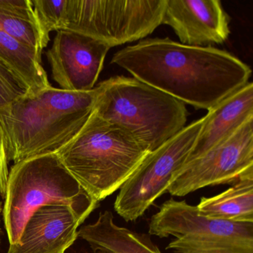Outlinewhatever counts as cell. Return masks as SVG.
<instances>
[{
  "instance_id": "6da1fadb",
  "label": "cell",
  "mask_w": 253,
  "mask_h": 253,
  "mask_svg": "<svg viewBox=\"0 0 253 253\" xmlns=\"http://www.w3.org/2000/svg\"><path fill=\"white\" fill-rule=\"evenodd\" d=\"M145 83L197 109H210L249 82L252 70L228 51L149 38L112 59Z\"/></svg>"
},
{
  "instance_id": "7a4b0ae2",
  "label": "cell",
  "mask_w": 253,
  "mask_h": 253,
  "mask_svg": "<svg viewBox=\"0 0 253 253\" xmlns=\"http://www.w3.org/2000/svg\"><path fill=\"white\" fill-rule=\"evenodd\" d=\"M96 96L95 87L88 91H69L51 85L0 109L8 161L17 164L57 153L86 124Z\"/></svg>"
},
{
  "instance_id": "3957f363",
  "label": "cell",
  "mask_w": 253,
  "mask_h": 253,
  "mask_svg": "<svg viewBox=\"0 0 253 253\" xmlns=\"http://www.w3.org/2000/svg\"><path fill=\"white\" fill-rule=\"evenodd\" d=\"M148 153L128 130L93 112L78 134L56 154L99 203L121 189Z\"/></svg>"
},
{
  "instance_id": "277c9868",
  "label": "cell",
  "mask_w": 253,
  "mask_h": 253,
  "mask_svg": "<svg viewBox=\"0 0 253 253\" xmlns=\"http://www.w3.org/2000/svg\"><path fill=\"white\" fill-rule=\"evenodd\" d=\"M95 88L93 112L128 130L148 152L161 147L186 127L184 103L135 78L115 77Z\"/></svg>"
},
{
  "instance_id": "5b68a950",
  "label": "cell",
  "mask_w": 253,
  "mask_h": 253,
  "mask_svg": "<svg viewBox=\"0 0 253 253\" xmlns=\"http://www.w3.org/2000/svg\"><path fill=\"white\" fill-rule=\"evenodd\" d=\"M4 198V223L10 244L19 241L26 222L41 207L66 204L94 210L99 204L80 186L56 153L14 164Z\"/></svg>"
},
{
  "instance_id": "8992f818",
  "label": "cell",
  "mask_w": 253,
  "mask_h": 253,
  "mask_svg": "<svg viewBox=\"0 0 253 253\" xmlns=\"http://www.w3.org/2000/svg\"><path fill=\"white\" fill-rule=\"evenodd\" d=\"M149 234L174 237L172 253H253V222L207 218L196 206L170 199L151 217Z\"/></svg>"
},
{
  "instance_id": "52a82bcc",
  "label": "cell",
  "mask_w": 253,
  "mask_h": 253,
  "mask_svg": "<svg viewBox=\"0 0 253 253\" xmlns=\"http://www.w3.org/2000/svg\"><path fill=\"white\" fill-rule=\"evenodd\" d=\"M166 0H67L61 30L112 48L146 38L162 24Z\"/></svg>"
},
{
  "instance_id": "ba28073f",
  "label": "cell",
  "mask_w": 253,
  "mask_h": 253,
  "mask_svg": "<svg viewBox=\"0 0 253 253\" xmlns=\"http://www.w3.org/2000/svg\"><path fill=\"white\" fill-rule=\"evenodd\" d=\"M204 118L186 126L164 145L149 152L120 189L115 211L126 221L141 217L167 192L173 175L183 167L198 138Z\"/></svg>"
},
{
  "instance_id": "9c48e42d",
  "label": "cell",
  "mask_w": 253,
  "mask_h": 253,
  "mask_svg": "<svg viewBox=\"0 0 253 253\" xmlns=\"http://www.w3.org/2000/svg\"><path fill=\"white\" fill-rule=\"evenodd\" d=\"M253 177V118L226 140L186 161L173 175L167 192L183 197L202 188L234 184Z\"/></svg>"
},
{
  "instance_id": "30bf717a",
  "label": "cell",
  "mask_w": 253,
  "mask_h": 253,
  "mask_svg": "<svg viewBox=\"0 0 253 253\" xmlns=\"http://www.w3.org/2000/svg\"><path fill=\"white\" fill-rule=\"evenodd\" d=\"M111 47L71 31H57L46 52L52 78L61 89L88 91L94 88Z\"/></svg>"
},
{
  "instance_id": "8fae6325",
  "label": "cell",
  "mask_w": 253,
  "mask_h": 253,
  "mask_svg": "<svg viewBox=\"0 0 253 253\" xmlns=\"http://www.w3.org/2000/svg\"><path fill=\"white\" fill-rule=\"evenodd\" d=\"M92 211L66 204L41 207L29 217L20 239L10 244L7 253H65Z\"/></svg>"
},
{
  "instance_id": "7c38bea8",
  "label": "cell",
  "mask_w": 253,
  "mask_h": 253,
  "mask_svg": "<svg viewBox=\"0 0 253 253\" xmlns=\"http://www.w3.org/2000/svg\"><path fill=\"white\" fill-rule=\"evenodd\" d=\"M229 23L219 0H166L162 24L170 26L183 45L223 43L230 35Z\"/></svg>"
},
{
  "instance_id": "4fadbf2b",
  "label": "cell",
  "mask_w": 253,
  "mask_h": 253,
  "mask_svg": "<svg viewBox=\"0 0 253 253\" xmlns=\"http://www.w3.org/2000/svg\"><path fill=\"white\" fill-rule=\"evenodd\" d=\"M204 118V124L186 161L198 158L221 143L243 124L253 119V83H247L219 102Z\"/></svg>"
},
{
  "instance_id": "5bb4252c",
  "label": "cell",
  "mask_w": 253,
  "mask_h": 253,
  "mask_svg": "<svg viewBox=\"0 0 253 253\" xmlns=\"http://www.w3.org/2000/svg\"><path fill=\"white\" fill-rule=\"evenodd\" d=\"M78 236L95 253H161L147 235L117 225L110 211L100 212L94 223L81 227Z\"/></svg>"
},
{
  "instance_id": "9a60e30c",
  "label": "cell",
  "mask_w": 253,
  "mask_h": 253,
  "mask_svg": "<svg viewBox=\"0 0 253 253\" xmlns=\"http://www.w3.org/2000/svg\"><path fill=\"white\" fill-rule=\"evenodd\" d=\"M196 207L207 218L253 222V177L240 180L215 196L203 197Z\"/></svg>"
},
{
  "instance_id": "2e32d148",
  "label": "cell",
  "mask_w": 253,
  "mask_h": 253,
  "mask_svg": "<svg viewBox=\"0 0 253 253\" xmlns=\"http://www.w3.org/2000/svg\"><path fill=\"white\" fill-rule=\"evenodd\" d=\"M41 55V51L0 31V60L25 81L31 92L51 86Z\"/></svg>"
},
{
  "instance_id": "e0dca14e",
  "label": "cell",
  "mask_w": 253,
  "mask_h": 253,
  "mask_svg": "<svg viewBox=\"0 0 253 253\" xmlns=\"http://www.w3.org/2000/svg\"><path fill=\"white\" fill-rule=\"evenodd\" d=\"M0 31L42 53L49 41L38 23L0 11Z\"/></svg>"
},
{
  "instance_id": "ac0fdd59",
  "label": "cell",
  "mask_w": 253,
  "mask_h": 253,
  "mask_svg": "<svg viewBox=\"0 0 253 253\" xmlns=\"http://www.w3.org/2000/svg\"><path fill=\"white\" fill-rule=\"evenodd\" d=\"M38 25L49 41L50 32L60 31L64 23L67 0H31Z\"/></svg>"
},
{
  "instance_id": "d6986e66",
  "label": "cell",
  "mask_w": 253,
  "mask_h": 253,
  "mask_svg": "<svg viewBox=\"0 0 253 253\" xmlns=\"http://www.w3.org/2000/svg\"><path fill=\"white\" fill-rule=\"evenodd\" d=\"M31 92L25 81L0 60V109Z\"/></svg>"
},
{
  "instance_id": "ffe728a7",
  "label": "cell",
  "mask_w": 253,
  "mask_h": 253,
  "mask_svg": "<svg viewBox=\"0 0 253 253\" xmlns=\"http://www.w3.org/2000/svg\"><path fill=\"white\" fill-rule=\"evenodd\" d=\"M0 11L38 24L31 0H0Z\"/></svg>"
},
{
  "instance_id": "44dd1931",
  "label": "cell",
  "mask_w": 253,
  "mask_h": 253,
  "mask_svg": "<svg viewBox=\"0 0 253 253\" xmlns=\"http://www.w3.org/2000/svg\"><path fill=\"white\" fill-rule=\"evenodd\" d=\"M8 161L6 146L2 127L0 125V195L5 197L8 174Z\"/></svg>"
},
{
  "instance_id": "7402d4cb",
  "label": "cell",
  "mask_w": 253,
  "mask_h": 253,
  "mask_svg": "<svg viewBox=\"0 0 253 253\" xmlns=\"http://www.w3.org/2000/svg\"></svg>"
}]
</instances>
